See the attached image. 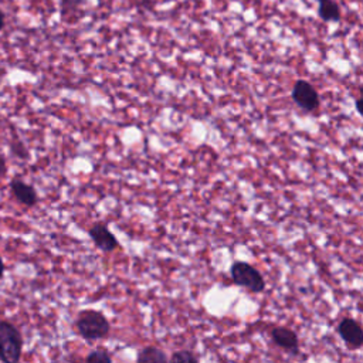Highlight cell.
<instances>
[{
  "mask_svg": "<svg viewBox=\"0 0 363 363\" xmlns=\"http://www.w3.org/2000/svg\"><path fill=\"white\" fill-rule=\"evenodd\" d=\"M23 336L16 325L9 320H0V360L4 363H17L21 359Z\"/></svg>",
  "mask_w": 363,
  "mask_h": 363,
  "instance_id": "cell-1",
  "label": "cell"
},
{
  "mask_svg": "<svg viewBox=\"0 0 363 363\" xmlns=\"http://www.w3.org/2000/svg\"><path fill=\"white\" fill-rule=\"evenodd\" d=\"M78 335L85 340H98L109 333L108 319L96 311H84L75 320Z\"/></svg>",
  "mask_w": 363,
  "mask_h": 363,
  "instance_id": "cell-2",
  "label": "cell"
},
{
  "mask_svg": "<svg viewBox=\"0 0 363 363\" xmlns=\"http://www.w3.org/2000/svg\"><path fill=\"white\" fill-rule=\"evenodd\" d=\"M231 278L234 284L254 292H262L265 289V281L258 269H255L248 262L237 261L231 267Z\"/></svg>",
  "mask_w": 363,
  "mask_h": 363,
  "instance_id": "cell-3",
  "label": "cell"
},
{
  "mask_svg": "<svg viewBox=\"0 0 363 363\" xmlns=\"http://www.w3.org/2000/svg\"><path fill=\"white\" fill-rule=\"evenodd\" d=\"M292 101L303 111L312 112L319 106V95L316 89L305 79H298L291 92Z\"/></svg>",
  "mask_w": 363,
  "mask_h": 363,
  "instance_id": "cell-4",
  "label": "cell"
},
{
  "mask_svg": "<svg viewBox=\"0 0 363 363\" xmlns=\"http://www.w3.org/2000/svg\"><path fill=\"white\" fill-rule=\"evenodd\" d=\"M337 333L352 349H359L363 345V330L360 325L352 318H345L339 322Z\"/></svg>",
  "mask_w": 363,
  "mask_h": 363,
  "instance_id": "cell-5",
  "label": "cell"
},
{
  "mask_svg": "<svg viewBox=\"0 0 363 363\" xmlns=\"http://www.w3.org/2000/svg\"><path fill=\"white\" fill-rule=\"evenodd\" d=\"M89 237L92 238L94 244L104 252H111L115 248H118L119 242L116 240V237L108 230V227L102 223H95L89 231H88Z\"/></svg>",
  "mask_w": 363,
  "mask_h": 363,
  "instance_id": "cell-6",
  "label": "cell"
},
{
  "mask_svg": "<svg viewBox=\"0 0 363 363\" xmlns=\"http://www.w3.org/2000/svg\"><path fill=\"white\" fill-rule=\"evenodd\" d=\"M10 190L14 199L27 207H33L38 201L35 189L31 184L26 183L21 177H13L10 180Z\"/></svg>",
  "mask_w": 363,
  "mask_h": 363,
  "instance_id": "cell-7",
  "label": "cell"
},
{
  "mask_svg": "<svg viewBox=\"0 0 363 363\" xmlns=\"http://www.w3.org/2000/svg\"><path fill=\"white\" fill-rule=\"evenodd\" d=\"M271 337H272V342L278 347L288 350L291 353H298L299 340H298V335L294 330H291L285 326H277L272 329Z\"/></svg>",
  "mask_w": 363,
  "mask_h": 363,
  "instance_id": "cell-8",
  "label": "cell"
},
{
  "mask_svg": "<svg viewBox=\"0 0 363 363\" xmlns=\"http://www.w3.org/2000/svg\"><path fill=\"white\" fill-rule=\"evenodd\" d=\"M136 360L139 363H147V362H159V363H163V362H167L169 357L166 356V353L159 349V347H155V346H147V347H143L139 353H138V357Z\"/></svg>",
  "mask_w": 363,
  "mask_h": 363,
  "instance_id": "cell-9",
  "label": "cell"
},
{
  "mask_svg": "<svg viewBox=\"0 0 363 363\" xmlns=\"http://www.w3.org/2000/svg\"><path fill=\"white\" fill-rule=\"evenodd\" d=\"M319 16L325 21H337L340 17L339 6L333 0H318Z\"/></svg>",
  "mask_w": 363,
  "mask_h": 363,
  "instance_id": "cell-10",
  "label": "cell"
},
{
  "mask_svg": "<svg viewBox=\"0 0 363 363\" xmlns=\"http://www.w3.org/2000/svg\"><path fill=\"white\" fill-rule=\"evenodd\" d=\"M85 360L88 363H109V362H112V357L106 350L95 349L86 354Z\"/></svg>",
  "mask_w": 363,
  "mask_h": 363,
  "instance_id": "cell-11",
  "label": "cell"
},
{
  "mask_svg": "<svg viewBox=\"0 0 363 363\" xmlns=\"http://www.w3.org/2000/svg\"><path fill=\"white\" fill-rule=\"evenodd\" d=\"M10 150L14 156L20 157V159H27L28 157V150L27 147L21 143V140L18 138H13L11 143H10Z\"/></svg>",
  "mask_w": 363,
  "mask_h": 363,
  "instance_id": "cell-12",
  "label": "cell"
},
{
  "mask_svg": "<svg viewBox=\"0 0 363 363\" xmlns=\"http://www.w3.org/2000/svg\"><path fill=\"white\" fill-rule=\"evenodd\" d=\"M170 359H172V362H190V363H196L199 360L194 356V353L190 350H177L173 353V356Z\"/></svg>",
  "mask_w": 363,
  "mask_h": 363,
  "instance_id": "cell-13",
  "label": "cell"
},
{
  "mask_svg": "<svg viewBox=\"0 0 363 363\" xmlns=\"http://www.w3.org/2000/svg\"><path fill=\"white\" fill-rule=\"evenodd\" d=\"M7 174V162L6 157L0 153V179H3Z\"/></svg>",
  "mask_w": 363,
  "mask_h": 363,
  "instance_id": "cell-14",
  "label": "cell"
},
{
  "mask_svg": "<svg viewBox=\"0 0 363 363\" xmlns=\"http://www.w3.org/2000/svg\"><path fill=\"white\" fill-rule=\"evenodd\" d=\"M4 275V262H3V258L0 257V278Z\"/></svg>",
  "mask_w": 363,
  "mask_h": 363,
  "instance_id": "cell-15",
  "label": "cell"
},
{
  "mask_svg": "<svg viewBox=\"0 0 363 363\" xmlns=\"http://www.w3.org/2000/svg\"><path fill=\"white\" fill-rule=\"evenodd\" d=\"M360 104H362V98H357V99H356V109H357V112H359V113H362Z\"/></svg>",
  "mask_w": 363,
  "mask_h": 363,
  "instance_id": "cell-16",
  "label": "cell"
},
{
  "mask_svg": "<svg viewBox=\"0 0 363 363\" xmlns=\"http://www.w3.org/2000/svg\"><path fill=\"white\" fill-rule=\"evenodd\" d=\"M3 26H4V14L0 11V30L3 28Z\"/></svg>",
  "mask_w": 363,
  "mask_h": 363,
  "instance_id": "cell-17",
  "label": "cell"
}]
</instances>
